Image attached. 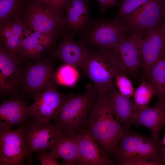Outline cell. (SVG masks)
<instances>
[{"instance_id":"33","label":"cell","mask_w":165,"mask_h":165,"mask_svg":"<svg viewBox=\"0 0 165 165\" xmlns=\"http://www.w3.org/2000/svg\"><path fill=\"white\" fill-rule=\"evenodd\" d=\"M90 1V0H89ZM99 3L101 17H103L105 13L108 9L117 6L118 0H96ZM120 1L122 0H120Z\"/></svg>"},{"instance_id":"17","label":"cell","mask_w":165,"mask_h":165,"mask_svg":"<svg viewBox=\"0 0 165 165\" xmlns=\"http://www.w3.org/2000/svg\"><path fill=\"white\" fill-rule=\"evenodd\" d=\"M89 48L83 41H75L74 38L63 35L50 55L64 64L81 70L87 58Z\"/></svg>"},{"instance_id":"10","label":"cell","mask_w":165,"mask_h":165,"mask_svg":"<svg viewBox=\"0 0 165 165\" xmlns=\"http://www.w3.org/2000/svg\"><path fill=\"white\" fill-rule=\"evenodd\" d=\"M165 12V0H150L121 20L129 34L144 32L160 26Z\"/></svg>"},{"instance_id":"30","label":"cell","mask_w":165,"mask_h":165,"mask_svg":"<svg viewBox=\"0 0 165 165\" xmlns=\"http://www.w3.org/2000/svg\"><path fill=\"white\" fill-rule=\"evenodd\" d=\"M38 2L43 4L52 9L60 14L63 15V12L69 0H35Z\"/></svg>"},{"instance_id":"6","label":"cell","mask_w":165,"mask_h":165,"mask_svg":"<svg viewBox=\"0 0 165 165\" xmlns=\"http://www.w3.org/2000/svg\"><path fill=\"white\" fill-rule=\"evenodd\" d=\"M27 145L25 160L32 164V153L53 148L64 131L55 123L43 122L33 119L20 126Z\"/></svg>"},{"instance_id":"23","label":"cell","mask_w":165,"mask_h":165,"mask_svg":"<svg viewBox=\"0 0 165 165\" xmlns=\"http://www.w3.org/2000/svg\"><path fill=\"white\" fill-rule=\"evenodd\" d=\"M27 31L20 19H6L0 23V44L7 50L16 53L21 37Z\"/></svg>"},{"instance_id":"12","label":"cell","mask_w":165,"mask_h":165,"mask_svg":"<svg viewBox=\"0 0 165 165\" xmlns=\"http://www.w3.org/2000/svg\"><path fill=\"white\" fill-rule=\"evenodd\" d=\"M53 82L43 92L34 98L28 107L31 118L38 121L50 122L57 118L67 95L61 94Z\"/></svg>"},{"instance_id":"11","label":"cell","mask_w":165,"mask_h":165,"mask_svg":"<svg viewBox=\"0 0 165 165\" xmlns=\"http://www.w3.org/2000/svg\"><path fill=\"white\" fill-rule=\"evenodd\" d=\"M90 1L69 0L64 10L63 35L74 38L77 35L81 40L85 38L94 21L90 16Z\"/></svg>"},{"instance_id":"20","label":"cell","mask_w":165,"mask_h":165,"mask_svg":"<svg viewBox=\"0 0 165 165\" xmlns=\"http://www.w3.org/2000/svg\"><path fill=\"white\" fill-rule=\"evenodd\" d=\"M78 165H111L113 160L108 157L96 141L85 129L80 131Z\"/></svg>"},{"instance_id":"32","label":"cell","mask_w":165,"mask_h":165,"mask_svg":"<svg viewBox=\"0 0 165 165\" xmlns=\"http://www.w3.org/2000/svg\"><path fill=\"white\" fill-rule=\"evenodd\" d=\"M120 165H161L163 164L156 161L149 160L143 159H136L120 163Z\"/></svg>"},{"instance_id":"15","label":"cell","mask_w":165,"mask_h":165,"mask_svg":"<svg viewBox=\"0 0 165 165\" xmlns=\"http://www.w3.org/2000/svg\"><path fill=\"white\" fill-rule=\"evenodd\" d=\"M23 61L0 44V93L1 96H18L16 93Z\"/></svg>"},{"instance_id":"19","label":"cell","mask_w":165,"mask_h":165,"mask_svg":"<svg viewBox=\"0 0 165 165\" xmlns=\"http://www.w3.org/2000/svg\"><path fill=\"white\" fill-rule=\"evenodd\" d=\"M31 116L28 107L20 96L4 98L0 105V130L10 129L21 125Z\"/></svg>"},{"instance_id":"28","label":"cell","mask_w":165,"mask_h":165,"mask_svg":"<svg viewBox=\"0 0 165 165\" xmlns=\"http://www.w3.org/2000/svg\"><path fill=\"white\" fill-rule=\"evenodd\" d=\"M150 0H122L118 3V12L113 19L118 21L129 15L146 3Z\"/></svg>"},{"instance_id":"9","label":"cell","mask_w":165,"mask_h":165,"mask_svg":"<svg viewBox=\"0 0 165 165\" xmlns=\"http://www.w3.org/2000/svg\"><path fill=\"white\" fill-rule=\"evenodd\" d=\"M22 20L27 30L42 33L61 31L64 33L63 15L35 0H31Z\"/></svg>"},{"instance_id":"14","label":"cell","mask_w":165,"mask_h":165,"mask_svg":"<svg viewBox=\"0 0 165 165\" xmlns=\"http://www.w3.org/2000/svg\"><path fill=\"white\" fill-rule=\"evenodd\" d=\"M27 145L21 127L0 130V165H24Z\"/></svg>"},{"instance_id":"13","label":"cell","mask_w":165,"mask_h":165,"mask_svg":"<svg viewBox=\"0 0 165 165\" xmlns=\"http://www.w3.org/2000/svg\"><path fill=\"white\" fill-rule=\"evenodd\" d=\"M144 32L130 34L115 47L110 49L116 56L127 73L134 79L140 77L141 48Z\"/></svg>"},{"instance_id":"24","label":"cell","mask_w":165,"mask_h":165,"mask_svg":"<svg viewBox=\"0 0 165 165\" xmlns=\"http://www.w3.org/2000/svg\"><path fill=\"white\" fill-rule=\"evenodd\" d=\"M146 79L156 89L158 99L156 104L160 106L165 104V48Z\"/></svg>"},{"instance_id":"5","label":"cell","mask_w":165,"mask_h":165,"mask_svg":"<svg viewBox=\"0 0 165 165\" xmlns=\"http://www.w3.org/2000/svg\"><path fill=\"white\" fill-rule=\"evenodd\" d=\"M56 60L50 55L39 61L24 62L17 90L33 99L43 92L55 82Z\"/></svg>"},{"instance_id":"25","label":"cell","mask_w":165,"mask_h":165,"mask_svg":"<svg viewBox=\"0 0 165 165\" xmlns=\"http://www.w3.org/2000/svg\"><path fill=\"white\" fill-rule=\"evenodd\" d=\"M30 1L0 0V23L9 19L22 20Z\"/></svg>"},{"instance_id":"16","label":"cell","mask_w":165,"mask_h":165,"mask_svg":"<svg viewBox=\"0 0 165 165\" xmlns=\"http://www.w3.org/2000/svg\"><path fill=\"white\" fill-rule=\"evenodd\" d=\"M165 48V33L160 26L144 32L141 48V79L147 78Z\"/></svg>"},{"instance_id":"7","label":"cell","mask_w":165,"mask_h":165,"mask_svg":"<svg viewBox=\"0 0 165 165\" xmlns=\"http://www.w3.org/2000/svg\"><path fill=\"white\" fill-rule=\"evenodd\" d=\"M63 34L61 31L42 33L33 29L27 30L21 37L16 54L24 62L40 61L54 51Z\"/></svg>"},{"instance_id":"34","label":"cell","mask_w":165,"mask_h":165,"mask_svg":"<svg viewBox=\"0 0 165 165\" xmlns=\"http://www.w3.org/2000/svg\"><path fill=\"white\" fill-rule=\"evenodd\" d=\"M160 27L163 31L165 33V12L164 14Z\"/></svg>"},{"instance_id":"3","label":"cell","mask_w":165,"mask_h":165,"mask_svg":"<svg viewBox=\"0 0 165 165\" xmlns=\"http://www.w3.org/2000/svg\"><path fill=\"white\" fill-rule=\"evenodd\" d=\"M82 94L75 96L70 93L66 98L57 119L54 121L64 132H80L84 129L90 110L98 94L94 85L86 86Z\"/></svg>"},{"instance_id":"18","label":"cell","mask_w":165,"mask_h":165,"mask_svg":"<svg viewBox=\"0 0 165 165\" xmlns=\"http://www.w3.org/2000/svg\"><path fill=\"white\" fill-rule=\"evenodd\" d=\"M104 96L116 120L126 130L130 129L136 111L133 100L122 95L114 82Z\"/></svg>"},{"instance_id":"26","label":"cell","mask_w":165,"mask_h":165,"mask_svg":"<svg viewBox=\"0 0 165 165\" xmlns=\"http://www.w3.org/2000/svg\"><path fill=\"white\" fill-rule=\"evenodd\" d=\"M141 80L133 95L136 111L148 106L151 99L156 95V89L153 85L146 79L141 78Z\"/></svg>"},{"instance_id":"31","label":"cell","mask_w":165,"mask_h":165,"mask_svg":"<svg viewBox=\"0 0 165 165\" xmlns=\"http://www.w3.org/2000/svg\"><path fill=\"white\" fill-rule=\"evenodd\" d=\"M38 156V159L42 165H61L56 159L49 152L42 150L36 152Z\"/></svg>"},{"instance_id":"1","label":"cell","mask_w":165,"mask_h":165,"mask_svg":"<svg viewBox=\"0 0 165 165\" xmlns=\"http://www.w3.org/2000/svg\"><path fill=\"white\" fill-rule=\"evenodd\" d=\"M84 129L110 158L126 130L115 119L104 95L94 104Z\"/></svg>"},{"instance_id":"21","label":"cell","mask_w":165,"mask_h":165,"mask_svg":"<svg viewBox=\"0 0 165 165\" xmlns=\"http://www.w3.org/2000/svg\"><path fill=\"white\" fill-rule=\"evenodd\" d=\"M132 125L148 128L151 131V138L160 141V133L165 125V104L160 106L156 104L153 107L148 106L136 111Z\"/></svg>"},{"instance_id":"35","label":"cell","mask_w":165,"mask_h":165,"mask_svg":"<svg viewBox=\"0 0 165 165\" xmlns=\"http://www.w3.org/2000/svg\"><path fill=\"white\" fill-rule=\"evenodd\" d=\"M160 142L163 146L165 147V131L162 140H160Z\"/></svg>"},{"instance_id":"27","label":"cell","mask_w":165,"mask_h":165,"mask_svg":"<svg viewBox=\"0 0 165 165\" xmlns=\"http://www.w3.org/2000/svg\"><path fill=\"white\" fill-rule=\"evenodd\" d=\"M77 69L73 66L64 64L55 73V82L68 86L75 85L79 78Z\"/></svg>"},{"instance_id":"29","label":"cell","mask_w":165,"mask_h":165,"mask_svg":"<svg viewBox=\"0 0 165 165\" xmlns=\"http://www.w3.org/2000/svg\"><path fill=\"white\" fill-rule=\"evenodd\" d=\"M113 82L122 95L130 98L133 96L134 88L127 76L122 74H118L115 77Z\"/></svg>"},{"instance_id":"2","label":"cell","mask_w":165,"mask_h":165,"mask_svg":"<svg viewBox=\"0 0 165 165\" xmlns=\"http://www.w3.org/2000/svg\"><path fill=\"white\" fill-rule=\"evenodd\" d=\"M81 70L93 83L97 91L98 98L104 95L117 75L122 74L129 77L116 56L110 50L89 49L87 58Z\"/></svg>"},{"instance_id":"4","label":"cell","mask_w":165,"mask_h":165,"mask_svg":"<svg viewBox=\"0 0 165 165\" xmlns=\"http://www.w3.org/2000/svg\"><path fill=\"white\" fill-rule=\"evenodd\" d=\"M164 146L160 142L144 135L126 130L113 157L119 164L136 159L156 161L163 164Z\"/></svg>"},{"instance_id":"8","label":"cell","mask_w":165,"mask_h":165,"mask_svg":"<svg viewBox=\"0 0 165 165\" xmlns=\"http://www.w3.org/2000/svg\"><path fill=\"white\" fill-rule=\"evenodd\" d=\"M129 33L121 20L116 21L101 19L94 20L89 33L82 41L90 48L109 50L124 40Z\"/></svg>"},{"instance_id":"22","label":"cell","mask_w":165,"mask_h":165,"mask_svg":"<svg viewBox=\"0 0 165 165\" xmlns=\"http://www.w3.org/2000/svg\"><path fill=\"white\" fill-rule=\"evenodd\" d=\"M81 138L80 132H64L49 152L56 159H63L61 165H78Z\"/></svg>"},{"instance_id":"36","label":"cell","mask_w":165,"mask_h":165,"mask_svg":"<svg viewBox=\"0 0 165 165\" xmlns=\"http://www.w3.org/2000/svg\"><path fill=\"white\" fill-rule=\"evenodd\" d=\"M163 155H164V159L165 161V147H164V149H163Z\"/></svg>"}]
</instances>
